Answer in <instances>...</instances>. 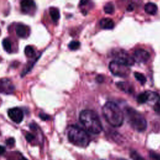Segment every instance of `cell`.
I'll return each mask as SVG.
<instances>
[{
  "mask_svg": "<svg viewBox=\"0 0 160 160\" xmlns=\"http://www.w3.org/2000/svg\"><path fill=\"white\" fill-rule=\"evenodd\" d=\"M134 77L141 84H144L146 82V77L140 72H134Z\"/></svg>",
  "mask_w": 160,
  "mask_h": 160,
  "instance_id": "d6986e66",
  "label": "cell"
},
{
  "mask_svg": "<svg viewBox=\"0 0 160 160\" xmlns=\"http://www.w3.org/2000/svg\"><path fill=\"white\" fill-rule=\"evenodd\" d=\"M39 116L43 121H47V120H49L50 119V117L48 114H46L45 113H42V112L39 113Z\"/></svg>",
  "mask_w": 160,
  "mask_h": 160,
  "instance_id": "484cf974",
  "label": "cell"
},
{
  "mask_svg": "<svg viewBox=\"0 0 160 160\" xmlns=\"http://www.w3.org/2000/svg\"><path fill=\"white\" fill-rule=\"evenodd\" d=\"M112 54L115 58V61L122 62L128 66H132L135 62L133 58L130 56L126 51L123 50L114 51Z\"/></svg>",
  "mask_w": 160,
  "mask_h": 160,
  "instance_id": "8992f818",
  "label": "cell"
},
{
  "mask_svg": "<svg viewBox=\"0 0 160 160\" xmlns=\"http://www.w3.org/2000/svg\"><path fill=\"white\" fill-rule=\"evenodd\" d=\"M25 138L28 142H31L34 139V136L31 133H27L25 136Z\"/></svg>",
  "mask_w": 160,
  "mask_h": 160,
  "instance_id": "4316f807",
  "label": "cell"
},
{
  "mask_svg": "<svg viewBox=\"0 0 160 160\" xmlns=\"http://www.w3.org/2000/svg\"><path fill=\"white\" fill-rule=\"evenodd\" d=\"M6 151V148L2 146H0V155L3 154Z\"/></svg>",
  "mask_w": 160,
  "mask_h": 160,
  "instance_id": "83f0119b",
  "label": "cell"
},
{
  "mask_svg": "<svg viewBox=\"0 0 160 160\" xmlns=\"http://www.w3.org/2000/svg\"><path fill=\"white\" fill-rule=\"evenodd\" d=\"M149 156L152 160H160V154L151 151L149 153Z\"/></svg>",
  "mask_w": 160,
  "mask_h": 160,
  "instance_id": "603a6c76",
  "label": "cell"
},
{
  "mask_svg": "<svg viewBox=\"0 0 160 160\" xmlns=\"http://www.w3.org/2000/svg\"><path fill=\"white\" fill-rule=\"evenodd\" d=\"M137 101L140 104H144L147 102V95L146 92H141L137 97Z\"/></svg>",
  "mask_w": 160,
  "mask_h": 160,
  "instance_id": "ffe728a7",
  "label": "cell"
},
{
  "mask_svg": "<svg viewBox=\"0 0 160 160\" xmlns=\"http://www.w3.org/2000/svg\"><path fill=\"white\" fill-rule=\"evenodd\" d=\"M15 143V140L13 138H8L6 141V144L9 146H13L14 144Z\"/></svg>",
  "mask_w": 160,
  "mask_h": 160,
  "instance_id": "d4e9b609",
  "label": "cell"
},
{
  "mask_svg": "<svg viewBox=\"0 0 160 160\" xmlns=\"http://www.w3.org/2000/svg\"><path fill=\"white\" fill-rule=\"evenodd\" d=\"M117 87L121 91L131 94L134 91L133 86L129 82H118L116 83Z\"/></svg>",
  "mask_w": 160,
  "mask_h": 160,
  "instance_id": "8fae6325",
  "label": "cell"
},
{
  "mask_svg": "<svg viewBox=\"0 0 160 160\" xmlns=\"http://www.w3.org/2000/svg\"><path fill=\"white\" fill-rule=\"evenodd\" d=\"M109 69L112 74L121 78L127 77L130 72L129 66L115 60L110 62Z\"/></svg>",
  "mask_w": 160,
  "mask_h": 160,
  "instance_id": "5b68a950",
  "label": "cell"
},
{
  "mask_svg": "<svg viewBox=\"0 0 160 160\" xmlns=\"http://www.w3.org/2000/svg\"><path fill=\"white\" fill-rule=\"evenodd\" d=\"M144 10L146 13L151 15H154L158 11V6L155 3L149 2L145 4Z\"/></svg>",
  "mask_w": 160,
  "mask_h": 160,
  "instance_id": "4fadbf2b",
  "label": "cell"
},
{
  "mask_svg": "<svg viewBox=\"0 0 160 160\" xmlns=\"http://www.w3.org/2000/svg\"><path fill=\"white\" fill-rule=\"evenodd\" d=\"M117 160H127V159H124V158H119V159H118Z\"/></svg>",
  "mask_w": 160,
  "mask_h": 160,
  "instance_id": "1f68e13d",
  "label": "cell"
},
{
  "mask_svg": "<svg viewBox=\"0 0 160 160\" xmlns=\"http://www.w3.org/2000/svg\"><path fill=\"white\" fill-rule=\"evenodd\" d=\"M9 118L16 123H20L24 118L22 111L19 108H13L9 109L8 111Z\"/></svg>",
  "mask_w": 160,
  "mask_h": 160,
  "instance_id": "ba28073f",
  "label": "cell"
},
{
  "mask_svg": "<svg viewBox=\"0 0 160 160\" xmlns=\"http://www.w3.org/2000/svg\"><path fill=\"white\" fill-rule=\"evenodd\" d=\"M19 160H28L26 158H24V157H21L20 159H19Z\"/></svg>",
  "mask_w": 160,
  "mask_h": 160,
  "instance_id": "4dcf8cb0",
  "label": "cell"
},
{
  "mask_svg": "<svg viewBox=\"0 0 160 160\" xmlns=\"http://www.w3.org/2000/svg\"><path fill=\"white\" fill-rule=\"evenodd\" d=\"M79 121L88 132L98 134L102 130L101 120L98 114L93 111L85 109L79 114Z\"/></svg>",
  "mask_w": 160,
  "mask_h": 160,
  "instance_id": "6da1fadb",
  "label": "cell"
},
{
  "mask_svg": "<svg viewBox=\"0 0 160 160\" xmlns=\"http://www.w3.org/2000/svg\"><path fill=\"white\" fill-rule=\"evenodd\" d=\"M102 114L106 121L112 127L121 126L124 121V115L119 106L114 102L108 101L102 107Z\"/></svg>",
  "mask_w": 160,
  "mask_h": 160,
  "instance_id": "7a4b0ae2",
  "label": "cell"
},
{
  "mask_svg": "<svg viewBox=\"0 0 160 160\" xmlns=\"http://www.w3.org/2000/svg\"><path fill=\"white\" fill-rule=\"evenodd\" d=\"M132 58L134 62H137L138 63H145L149 60L150 54L149 52L144 49H138L134 51Z\"/></svg>",
  "mask_w": 160,
  "mask_h": 160,
  "instance_id": "52a82bcc",
  "label": "cell"
},
{
  "mask_svg": "<svg viewBox=\"0 0 160 160\" xmlns=\"http://www.w3.org/2000/svg\"><path fill=\"white\" fill-rule=\"evenodd\" d=\"M104 11L107 14H112L114 11V6L112 2H108L104 6Z\"/></svg>",
  "mask_w": 160,
  "mask_h": 160,
  "instance_id": "ac0fdd59",
  "label": "cell"
},
{
  "mask_svg": "<svg viewBox=\"0 0 160 160\" xmlns=\"http://www.w3.org/2000/svg\"><path fill=\"white\" fill-rule=\"evenodd\" d=\"M100 26L104 29H111L114 26V22L113 20L109 18H102L100 21Z\"/></svg>",
  "mask_w": 160,
  "mask_h": 160,
  "instance_id": "7c38bea8",
  "label": "cell"
},
{
  "mask_svg": "<svg viewBox=\"0 0 160 160\" xmlns=\"http://www.w3.org/2000/svg\"><path fill=\"white\" fill-rule=\"evenodd\" d=\"M29 128L32 130H36V124L34 123H32L29 124Z\"/></svg>",
  "mask_w": 160,
  "mask_h": 160,
  "instance_id": "f1b7e54d",
  "label": "cell"
},
{
  "mask_svg": "<svg viewBox=\"0 0 160 160\" xmlns=\"http://www.w3.org/2000/svg\"><path fill=\"white\" fill-rule=\"evenodd\" d=\"M130 156L132 160H145V159L136 151H131L130 152Z\"/></svg>",
  "mask_w": 160,
  "mask_h": 160,
  "instance_id": "44dd1931",
  "label": "cell"
},
{
  "mask_svg": "<svg viewBox=\"0 0 160 160\" xmlns=\"http://www.w3.org/2000/svg\"><path fill=\"white\" fill-rule=\"evenodd\" d=\"M68 138L72 144L81 148H86L90 142V138L86 131L76 125L68 128Z\"/></svg>",
  "mask_w": 160,
  "mask_h": 160,
  "instance_id": "3957f363",
  "label": "cell"
},
{
  "mask_svg": "<svg viewBox=\"0 0 160 160\" xmlns=\"http://www.w3.org/2000/svg\"><path fill=\"white\" fill-rule=\"evenodd\" d=\"M16 33L19 38H25L27 35L26 26L23 24H18L16 27Z\"/></svg>",
  "mask_w": 160,
  "mask_h": 160,
  "instance_id": "5bb4252c",
  "label": "cell"
},
{
  "mask_svg": "<svg viewBox=\"0 0 160 160\" xmlns=\"http://www.w3.org/2000/svg\"><path fill=\"white\" fill-rule=\"evenodd\" d=\"M126 116L130 126L138 132H143L146 129L147 121L144 117L131 107L125 108Z\"/></svg>",
  "mask_w": 160,
  "mask_h": 160,
  "instance_id": "277c9868",
  "label": "cell"
},
{
  "mask_svg": "<svg viewBox=\"0 0 160 160\" xmlns=\"http://www.w3.org/2000/svg\"><path fill=\"white\" fill-rule=\"evenodd\" d=\"M24 53L27 57L31 58L33 57L35 54V51L34 48L31 46H26L24 49Z\"/></svg>",
  "mask_w": 160,
  "mask_h": 160,
  "instance_id": "e0dca14e",
  "label": "cell"
},
{
  "mask_svg": "<svg viewBox=\"0 0 160 160\" xmlns=\"http://www.w3.org/2000/svg\"><path fill=\"white\" fill-rule=\"evenodd\" d=\"M14 90V86L11 80L7 78L0 79V92L4 94H11Z\"/></svg>",
  "mask_w": 160,
  "mask_h": 160,
  "instance_id": "9c48e42d",
  "label": "cell"
},
{
  "mask_svg": "<svg viewBox=\"0 0 160 160\" xmlns=\"http://www.w3.org/2000/svg\"><path fill=\"white\" fill-rule=\"evenodd\" d=\"M2 47L4 48V49L8 52H11V42L10 41V40L8 38H5L2 40Z\"/></svg>",
  "mask_w": 160,
  "mask_h": 160,
  "instance_id": "2e32d148",
  "label": "cell"
},
{
  "mask_svg": "<svg viewBox=\"0 0 160 160\" xmlns=\"http://www.w3.org/2000/svg\"><path fill=\"white\" fill-rule=\"evenodd\" d=\"M49 14L51 16V19H52L53 21L56 22L58 21V19L60 18V14L58 9L56 8H51L49 9Z\"/></svg>",
  "mask_w": 160,
  "mask_h": 160,
  "instance_id": "9a60e30c",
  "label": "cell"
},
{
  "mask_svg": "<svg viewBox=\"0 0 160 160\" xmlns=\"http://www.w3.org/2000/svg\"><path fill=\"white\" fill-rule=\"evenodd\" d=\"M127 9H128V11H132L133 9V8H132V6L131 5H129Z\"/></svg>",
  "mask_w": 160,
  "mask_h": 160,
  "instance_id": "f546056e",
  "label": "cell"
},
{
  "mask_svg": "<svg viewBox=\"0 0 160 160\" xmlns=\"http://www.w3.org/2000/svg\"><path fill=\"white\" fill-rule=\"evenodd\" d=\"M153 109L154 110V111L160 116V101L157 102L156 103H155L153 106Z\"/></svg>",
  "mask_w": 160,
  "mask_h": 160,
  "instance_id": "cb8c5ba5",
  "label": "cell"
},
{
  "mask_svg": "<svg viewBox=\"0 0 160 160\" xmlns=\"http://www.w3.org/2000/svg\"><path fill=\"white\" fill-rule=\"evenodd\" d=\"M35 6H36V4L33 1L24 0L21 2V10L25 13L29 12L31 9L35 8Z\"/></svg>",
  "mask_w": 160,
  "mask_h": 160,
  "instance_id": "30bf717a",
  "label": "cell"
},
{
  "mask_svg": "<svg viewBox=\"0 0 160 160\" xmlns=\"http://www.w3.org/2000/svg\"><path fill=\"white\" fill-rule=\"evenodd\" d=\"M80 46V42L78 41H72L68 45L69 48L71 50H76Z\"/></svg>",
  "mask_w": 160,
  "mask_h": 160,
  "instance_id": "7402d4cb",
  "label": "cell"
}]
</instances>
